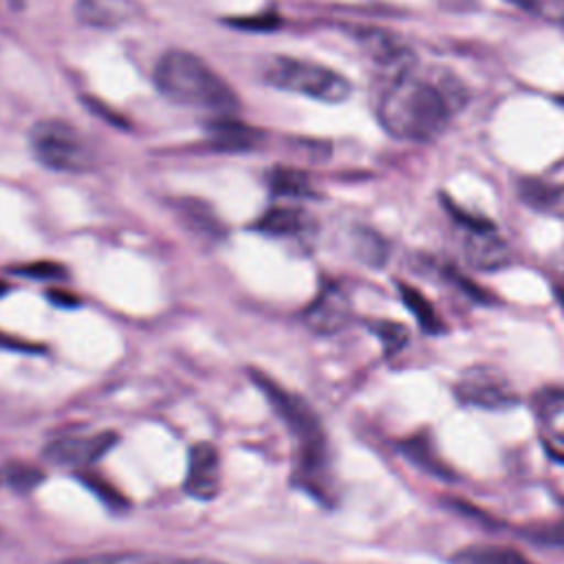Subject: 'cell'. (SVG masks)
I'll return each instance as SVG.
<instances>
[{"label":"cell","instance_id":"obj_25","mask_svg":"<svg viewBox=\"0 0 564 564\" xmlns=\"http://www.w3.org/2000/svg\"><path fill=\"white\" fill-rule=\"evenodd\" d=\"M278 15H273V13H267V15H256V18H240V20H236L234 24L236 26H242V29H273V26H278Z\"/></svg>","mask_w":564,"mask_h":564},{"label":"cell","instance_id":"obj_18","mask_svg":"<svg viewBox=\"0 0 564 564\" xmlns=\"http://www.w3.org/2000/svg\"><path fill=\"white\" fill-rule=\"evenodd\" d=\"M256 227L271 236H293L306 227V216L295 207H273L260 216Z\"/></svg>","mask_w":564,"mask_h":564},{"label":"cell","instance_id":"obj_17","mask_svg":"<svg viewBox=\"0 0 564 564\" xmlns=\"http://www.w3.org/2000/svg\"><path fill=\"white\" fill-rule=\"evenodd\" d=\"M59 564H181V557H163L156 553H139V551H115V553H93L68 557Z\"/></svg>","mask_w":564,"mask_h":564},{"label":"cell","instance_id":"obj_28","mask_svg":"<svg viewBox=\"0 0 564 564\" xmlns=\"http://www.w3.org/2000/svg\"><path fill=\"white\" fill-rule=\"evenodd\" d=\"M560 282L555 284V295H557V300L562 302V306H564V260H562V264H560Z\"/></svg>","mask_w":564,"mask_h":564},{"label":"cell","instance_id":"obj_23","mask_svg":"<svg viewBox=\"0 0 564 564\" xmlns=\"http://www.w3.org/2000/svg\"><path fill=\"white\" fill-rule=\"evenodd\" d=\"M18 275H29V278H37V280H55V278H64L66 269L57 262L51 260H40V262H31V264H22L13 269Z\"/></svg>","mask_w":564,"mask_h":564},{"label":"cell","instance_id":"obj_7","mask_svg":"<svg viewBox=\"0 0 564 564\" xmlns=\"http://www.w3.org/2000/svg\"><path fill=\"white\" fill-rule=\"evenodd\" d=\"M352 317L350 297L335 282H326L304 311V324L317 335L341 330Z\"/></svg>","mask_w":564,"mask_h":564},{"label":"cell","instance_id":"obj_13","mask_svg":"<svg viewBox=\"0 0 564 564\" xmlns=\"http://www.w3.org/2000/svg\"><path fill=\"white\" fill-rule=\"evenodd\" d=\"M449 564H535L507 544H467L452 553Z\"/></svg>","mask_w":564,"mask_h":564},{"label":"cell","instance_id":"obj_3","mask_svg":"<svg viewBox=\"0 0 564 564\" xmlns=\"http://www.w3.org/2000/svg\"><path fill=\"white\" fill-rule=\"evenodd\" d=\"M154 84L174 104L229 112L238 99L229 84L198 55L181 48L165 51L154 66Z\"/></svg>","mask_w":564,"mask_h":564},{"label":"cell","instance_id":"obj_15","mask_svg":"<svg viewBox=\"0 0 564 564\" xmlns=\"http://www.w3.org/2000/svg\"><path fill=\"white\" fill-rule=\"evenodd\" d=\"M401 452H403V456H408L410 463L419 465L421 469H425L438 478H452V471L434 452V443L430 441L427 434H416L412 438H405L401 443Z\"/></svg>","mask_w":564,"mask_h":564},{"label":"cell","instance_id":"obj_2","mask_svg":"<svg viewBox=\"0 0 564 564\" xmlns=\"http://www.w3.org/2000/svg\"><path fill=\"white\" fill-rule=\"evenodd\" d=\"M271 408L284 421L297 445V469L311 494L328 498V443L315 410L297 394L282 388L262 372H251Z\"/></svg>","mask_w":564,"mask_h":564},{"label":"cell","instance_id":"obj_20","mask_svg":"<svg viewBox=\"0 0 564 564\" xmlns=\"http://www.w3.org/2000/svg\"><path fill=\"white\" fill-rule=\"evenodd\" d=\"M368 328L379 337L381 346H383V352L390 357L394 352H399L408 339H410V333L403 324L399 322H390V319H379V322H370Z\"/></svg>","mask_w":564,"mask_h":564},{"label":"cell","instance_id":"obj_4","mask_svg":"<svg viewBox=\"0 0 564 564\" xmlns=\"http://www.w3.org/2000/svg\"><path fill=\"white\" fill-rule=\"evenodd\" d=\"M29 139L37 161L51 170L79 174L95 167L97 154L90 141L68 121L42 119L33 126Z\"/></svg>","mask_w":564,"mask_h":564},{"label":"cell","instance_id":"obj_31","mask_svg":"<svg viewBox=\"0 0 564 564\" xmlns=\"http://www.w3.org/2000/svg\"><path fill=\"white\" fill-rule=\"evenodd\" d=\"M7 291H9V286H7V282H2V280H0V295H4V293H7Z\"/></svg>","mask_w":564,"mask_h":564},{"label":"cell","instance_id":"obj_10","mask_svg":"<svg viewBox=\"0 0 564 564\" xmlns=\"http://www.w3.org/2000/svg\"><path fill=\"white\" fill-rule=\"evenodd\" d=\"M533 412L544 438V449L564 463V388H542L533 397Z\"/></svg>","mask_w":564,"mask_h":564},{"label":"cell","instance_id":"obj_11","mask_svg":"<svg viewBox=\"0 0 564 564\" xmlns=\"http://www.w3.org/2000/svg\"><path fill=\"white\" fill-rule=\"evenodd\" d=\"M465 258L478 271H498L509 264L511 253L507 242L491 227L467 229Z\"/></svg>","mask_w":564,"mask_h":564},{"label":"cell","instance_id":"obj_32","mask_svg":"<svg viewBox=\"0 0 564 564\" xmlns=\"http://www.w3.org/2000/svg\"><path fill=\"white\" fill-rule=\"evenodd\" d=\"M562 104H564V99H562Z\"/></svg>","mask_w":564,"mask_h":564},{"label":"cell","instance_id":"obj_6","mask_svg":"<svg viewBox=\"0 0 564 564\" xmlns=\"http://www.w3.org/2000/svg\"><path fill=\"white\" fill-rule=\"evenodd\" d=\"M460 403L480 410H509L518 403V394L509 379L494 366H469L454 383Z\"/></svg>","mask_w":564,"mask_h":564},{"label":"cell","instance_id":"obj_5","mask_svg":"<svg viewBox=\"0 0 564 564\" xmlns=\"http://www.w3.org/2000/svg\"><path fill=\"white\" fill-rule=\"evenodd\" d=\"M264 79L280 90L300 93L304 97L326 104L344 101L352 90L350 82L333 68L295 57L271 59V64L264 70Z\"/></svg>","mask_w":564,"mask_h":564},{"label":"cell","instance_id":"obj_19","mask_svg":"<svg viewBox=\"0 0 564 564\" xmlns=\"http://www.w3.org/2000/svg\"><path fill=\"white\" fill-rule=\"evenodd\" d=\"M271 189L280 196H306L311 194V181L304 172L291 167H278L269 176Z\"/></svg>","mask_w":564,"mask_h":564},{"label":"cell","instance_id":"obj_12","mask_svg":"<svg viewBox=\"0 0 564 564\" xmlns=\"http://www.w3.org/2000/svg\"><path fill=\"white\" fill-rule=\"evenodd\" d=\"M134 15V0H77V20L95 29H115Z\"/></svg>","mask_w":564,"mask_h":564},{"label":"cell","instance_id":"obj_14","mask_svg":"<svg viewBox=\"0 0 564 564\" xmlns=\"http://www.w3.org/2000/svg\"><path fill=\"white\" fill-rule=\"evenodd\" d=\"M520 196L527 205L544 214H564V185H553L538 178H524L520 183Z\"/></svg>","mask_w":564,"mask_h":564},{"label":"cell","instance_id":"obj_16","mask_svg":"<svg viewBox=\"0 0 564 564\" xmlns=\"http://www.w3.org/2000/svg\"><path fill=\"white\" fill-rule=\"evenodd\" d=\"M399 295H401L403 304L410 308V313L414 315V319L419 322V326H421L425 333L438 335V333L445 330V324H443V319L438 317V313L434 311L432 302H430L419 289L399 282Z\"/></svg>","mask_w":564,"mask_h":564},{"label":"cell","instance_id":"obj_22","mask_svg":"<svg viewBox=\"0 0 564 564\" xmlns=\"http://www.w3.org/2000/svg\"><path fill=\"white\" fill-rule=\"evenodd\" d=\"M253 132L242 126V123H236V121H216L214 126V141H218V145L227 148H245V145H251L253 141Z\"/></svg>","mask_w":564,"mask_h":564},{"label":"cell","instance_id":"obj_9","mask_svg":"<svg viewBox=\"0 0 564 564\" xmlns=\"http://www.w3.org/2000/svg\"><path fill=\"white\" fill-rule=\"evenodd\" d=\"M117 443L115 432H99L93 436H66L46 445L44 456L55 465L88 467L99 460Z\"/></svg>","mask_w":564,"mask_h":564},{"label":"cell","instance_id":"obj_26","mask_svg":"<svg viewBox=\"0 0 564 564\" xmlns=\"http://www.w3.org/2000/svg\"><path fill=\"white\" fill-rule=\"evenodd\" d=\"M48 297H51L55 304H75V302H77L73 295H66V293H62V291H57V289H53V291L48 293Z\"/></svg>","mask_w":564,"mask_h":564},{"label":"cell","instance_id":"obj_8","mask_svg":"<svg viewBox=\"0 0 564 564\" xmlns=\"http://www.w3.org/2000/svg\"><path fill=\"white\" fill-rule=\"evenodd\" d=\"M220 454L212 443H196L187 456L183 489L196 500H214L220 491Z\"/></svg>","mask_w":564,"mask_h":564},{"label":"cell","instance_id":"obj_24","mask_svg":"<svg viewBox=\"0 0 564 564\" xmlns=\"http://www.w3.org/2000/svg\"><path fill=\"white\" fill-rule=\"evenodd\" d=\"M9 480L18 489H31L42 480V471H37L31 465H11L9 467Z\"/></svg>","mask_w":564,"mask_h":564},{"label":"cell","instance_id":"obj_29","mask_svg":"<svg viewBox=\"0 0 564 564\" xmlns=\"http://www.w3.org/2000/svg\"><path fill=\"white\" fill-rule=\"evenodd\" d=\"M181 564H225V562H216V560H207V557H181Z\"/></svg>","mask_w":564,"mask_h":564},{"label":"cell","instance_id":"obj_30","mask_svg":"<svg viewBox=\"0 0 564 564\" xmlns=\"http://www.w3.org/2000/svg\"><path fill=\"white\" fill-rule=\"evenodd\" d=\"M509 2H513V4H518V7H522V9H531V11H535L538 9V0H509Z\"/></svg>","mask_w":564,"mask_h":564},{"label":"cell","instance_id":"obj_21","mask_svg":"<svg viewBox=\"0 0 564 564\" xmlns=\"http://www.w3.org/2000/svg\"><path fill=\"white\" fill-rule=\"evenodd\" d=\"M524 538L542 544V546H557L564 549V513L557 516L555 520L549 522H538V524H529L522 529Z\"/></svg>","mask_w":564,"mask_h":564},{"label":"cell","instance_id":"obj_1","mask_svg":"<svg viewBox=\"0 0 564 564\" xmlns=\"http://www.w3.org/2000/svg\"><path fill=\"white\" fill-rule=\"evenodd\" d=\"M460 106L456 82L438 75H419L403 68L392 75L379 101V121L397 139L434 141Z\"/></svg>","mask_w":564,"mask_h":564},{"label":"cell","instance_id":"obj_27","mask_svg":"<svg viewBox=\"0 0 564 564\" xmlns=\"http://www.w3.org/2000/svg\"><path fill=\"white\" fill-rule=\"evenodd\" d=\"M551 15L555 22H560L564 26V0H553V7H551Z\"/></svg>","mask_w":564,"mask_h":564}]
</instances>
